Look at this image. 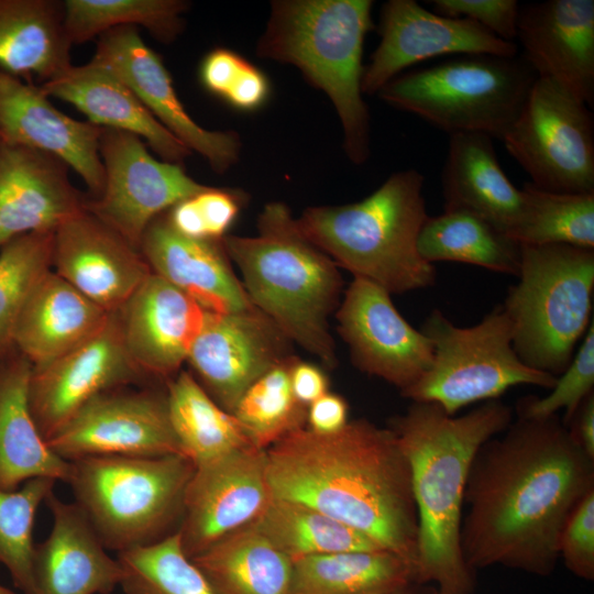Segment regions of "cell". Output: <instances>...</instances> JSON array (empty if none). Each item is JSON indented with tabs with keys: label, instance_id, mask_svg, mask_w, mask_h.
Listing matches in <instances>:
<instances>
[{
	"label": "cell",
	"instance_id": "8992f818",
	"mask_svg": "<svg viewBox=\"0 0 594 594\" xmlns=\"http://www.w3.org/2000/svg\"><path fill=\"white\" fill-rule=\"evenodd\" d=\"M371 0H275L256 53L297 67L332 102L343 148L355 165L371 154V123L363 99V44L373 29Z\"/></svg>",
	"mask_w": 594,
	"mask_h": 594
},
{
	"label": "cell",
	"instance_id": "60d3db41",
	"mask_svg": "<svg viewBox=\"0 0 594 594\" xmlns=\"http://www.w3.org/2000/svg\"><path fill=\"white\" fill-rule=\"evenodd\" d=\"M54 232L22 234L0 249V360L15 350L18 316L32 289L52 270Z\"/></svg>",
	"mask_w": 594,
	"mask_h": 594
},
{
	"label": "cell",
	"instance_id": "83f0119b",
	"mask_svg": "<svg viewBox=\"0 0 594 594\" xmlns=\"http://www.w3.org/2000/svg\"><path fill=\"white\" fill-rule=\"evenodd\" d=\"M449 136L441 172L444 210L474 213L513 238L522 216L524 196L502 168L493 139L482 133Z\"/></svg>",
	"mask_w": 594,
	"mask_h": 594
},
{
	"label": "cell",
	"instance_id": "ee69618b",
	"mask_svg": "<svg viewBox=\"0 0 594 594\" xmlns=\"http://www.w3.org/2000/svg\"><path fill=\"white\" fill-rule=\"evenodd\" d=\"M559 559L575 576L594 580V491L569 516L560 535Z\"/></svg>",
	"mask_w": 594,
	"mask_h": 594
},
{
	"label": "cell",
	"instance_id": "db71d44e",
	"mask_svg": "<svg viewBox=\"0 0 594 594\" xmlns=\"http://www.w3.org/2000/svg\"><path fill=\"white\" fill-rule=\"evenodd\" d=\"M0 594H15V593L11 591L10 588L0 584Z\"/></svg>",
	"mask_w": 594,
	"mask_h": 594
},
{
	"label": "cell",
	"instance_id": "6da1fadb",
	"mask_svg": "<svg viewBox=\"0 0 594 594\" xmlns=\"http://www.w3.org/2000/svg\"><path fill=\"white\" fill-rule=\"evenodd\" d=\"M594 491V459L559 415L517 417L476 452L464 492L461 548L469 568L553 573L562 529Z\"/></svg>",
	"mask_w": 594,
	"mask_h": 594
},
{
	"label": "cell",
	"instance_id": "484cf974",
	"mask_svg": "<svg viewBox=\"0 0 594 594\" xmlns=\"http://www.w3.org/2000/svg\"><path fill=\"white\" fill-rule=\"evenodd\" d=\"M221 240L184 237L172 228L164 212L148 224L139 249L152 273L187 294L205 310L231 312L250 308L253 305L233 272Z\"/></svg>",
	"mask_w": 594,
	"mask_h": 594
},
{
	"label": "cell",
	"instance_id": "7dc6e473",
	"mask_svg": "<svg viewBox=\"0 0 594 594\" xmlns=\"http://www.w3.org/2000/svg\"><path fill=\"white\" fill-rule=\"evenodd\" d=\"M249 64L250 62L237 52L216 47L200 62L199 81L209 94L223 100Z\"/></svg>",
	"mask_w": 594,
	"mask_h": 594
},
{
	"label": "cell",
	"instance_id": "7a4b0ae2",
	"mask_svg": "<svg viewBox=\"0 0 594 594\" xmlns=\"http://www.w3.org/2000/svg\"><path fill=\"white\" fill-rule=\"evenodd\" d=\"M266 477L272 498L341 521L416 569L410 469L389 428L354 419L332 433L297 429L266 449Z\"/></svg>",
	"mask_w": 594,
	"mask_h": 594
},
{
	"label": "cell",
	"instance_id": "74e56055",
	"mask_svg": "<svg viewBox=\"0 0 594 594\" xmlns=\"http://www.w3.org/2000/svg\"><path fill=\"white\" fill-rule=\"evenodd\" d=\"M524 210L513 234L520 244H569L594 249V194L522 188Z\"/></svg>",
	"mask_w": 594,
	"mask_h": 594
},
{
	"label": "cell",
	"instance_id": "7bdbcfd3",
	"mask_svg": "<svg viewBox=\"0 0 594 594\" xmlns=\"http://www.w3.org/2000/svg\"><path fill=\"white\" fill-rule=\"evenodd\" d=\"M594 392V321L591 322L570 365L544 397L525 396L516 403L517 417L544 418L564 409L565 426L583 399Z\"/></svg>",
	"mask_w": 594,
	"mask_h": 594
},
{
	"label": "cell",
	"instance_id": "f546056e",
	"mask_svg": "<svg viewBox=\"0 0 594 594\" xmlns=\"http://www.w3.org/2000/svg\"><path fill=\"white\" fill-rule=\"evenodd\" d=\"M31 363L16 350L0 360V488L16 490L35 477L65 482L69 461L58 457L32 416L28 386Z\"/></svg>",
	"mask_w": 594,
	"mask_h": 594
},
{
	"label": "cell",
	"instance_id": "4fadbf2b",
	"mask_svg": "<svg viewBox=\"0 0 594 594\" xmlns=\"http://www.w3.org/2000/svg\"><path fill=\"white\" fill-rule=\"evenodd\" d=\"M142 376L124 344L118 312H110L101 327L76 346L46 364L32 366L30 409L47 441L88 402Z\"/></svg>",
	"mask_w": 594,
	"mask_h": 594
},
{
	"label": "cell",
	"instance_id": "c3c4849f",
	"mask_svg": "<svg viewBox=\"0 0 594 594\" xmlns=\"http://www.w3.org/2000/svg\"><path fill=\"white\" fill-rule=\"evenodd\" d=\"M270 95L267 76L250 63L223 100L239 111L251 112L262 108Z\"/></svg>",
	"mask_w": 594,
	"mask_h": 594
},
{
	"label": "cell",
	"instance_id": "277c9868",
	"mask_svg": "<svg viewBox=\"0 0 594 594\" xmlns=\"http://www.w3.org/2000/svg\"><path fill=\"white\" fill-rule=\"evenodd\" d=\"M222 245L239 268L251 304L326 369L337 366L329 319L343 295L339 266L300 231L284 202L266 204L253 237L227 234Z\"/></svg>",
	"mask_w": 594,
	"mask_h": 594
},
{
	"label": "cell",
	"instance_id": "e575fe53",
	"mask_svg": "<svg viewBox=\"0 0 594 594\" xmlns=\"http://www.w3.org/2000/svg\"><path fill=\"white\" fill-rule=\"evenodd\" d=\"M420 256L428 263L457 262L517 276L520 243L494 226L465 210H443L428 216L417 241Z\"/></svg>",
	"mask_w": 594,
	"mask_h": 594
},
{
	"label": "cell",
	"instance_id": "d6986e66",
	"mask_svg": "<svg viewBox=\"0 0 594 594\" xmlns=\"http://www.w3.org/2000/svg\"><path fill=\"white\" fill-rule=\"evenodd\" d=\"M380 44L364 67L362 92L377 94L406 68L446 55H518L515 42L504 41L477 23L426 9L415 0H389L381 10Z\"/></svg>",
	"mask_w": 594,
	"mask_h": 594
},
{
	"label": "cell",
	"instance_id": "cb8c5ba5",
	"mask_svg": "<svg viewBox=\"0 0 594 594\" xmlns=\"http://www.w3.org/2000/svg\"><path fill=\"white\" fill-rule=\"evenodd\" d=\"M61 158L0 142V249L32 232H54L86 209Z\"/></svg>",
	"mask_w": 594,
	"mask_h": 594
},
{
	"label": "cell",
	"instance_id": "f1b7e54d",
	"mask_svg": "<svg viewBox=\"0 0 594 594\" xmlns=\"http://www.w3.org/2000/svg\"><path fill=\"white\" fill-rule=\"evenodd\" d=\"M109 314L50 270L18 316L13 346L33 367L41 366L91 336Z\"/></svg>",
	"mask_w": 594,
	"mask_h": 594
},
{
	"label": "cell",
	"instance_id": "d4e9b609",
	"mask_svg": "<svg viewBox=\"0 0 594 594\" xmlns=\"http://www.w3.org/2000/svg\"><path fill=\"white\" fill-rule=\"evenodd\" d=\"M44 503L52 528L34 548L33 594H110L122 579L118 559L107 552L75 502H64L53 491Z\"/></svg>",
	"mask_w": 594,
	"mask_h": 594
},
{
	"label": "cell",
	"instance_id": "8fae6325",
	"mask_svg": "<svg viewBox=\"0 0 594 594\" xmlns=\"http://www.w3.org/2000/svg\"><path fill=\"white\" fill-rule=\"evenodd\" d=\"M534 186L594 194V117L556 81L537 77L515 122L502 139Z\"/></svg>",
	"mask_w": 594,
	"mask_h": 594
},
{
	"label": "cell",
	"instance_id": "3957f363",
	"mask_svg": "<svg viewBox=\"0 0 594 594\" xmlns=\"http://www.w3.org/2000/svg\"><path fill=\"white\" fill-rule=\"evenodd\" d=\"M514 420L504 402L492 399L462 416L439 405L413 402L389 428L405 455L418 518L416 573L441 594H472L475 572L461 548L464 492L472 461L487 440Z\"/></svg>",
	"mask_w": 594,
	"mask_h": 594
},
{
	"label": "cell",
	"instance_id": "b9f144b4",
	"mask_svg": "<svg viewBox=\"0 0 594 594\" xmlns=\"http://www.w3.org/2000/svg\"><path fill=\"white\" fill-rule=\"evenodd\" d=\"M56 482L51 477H35L16 490L0 488V563L24 594H33L35 515Z\"/></svg>",
	"mask_w": 594,
	"mask_h": 594
},
{
	"label": "cell",
	"instance_id": "d590c367",
	"mask_svg": "<svg viewBox=\"0 0 594 594\" xmlns=\"http://www.w3.org/2000/svg\"><path fill=\"white\" fill-rule=\"evenodd\" d=\"M253 525L292 561L334 552L384 550L345 524L285 499L272 498Z\"/></svg>",
	"mask_w": 594,
	"mask_h": 594
},
{
	"label": "cell",
	"instance_id": "f35d334b",
	"mask_svg": "<svg viewBox=\"0 0 594 594\" xmlns=\"http://www.w3.org/2000/svg\"><path fill=\"white\" fill-rule=\"evenodd\" d=\"M295 358L278 363L251 384L232 411L257 448L266 450L306 427L308 407L298 402L290 384Z\"/></svg>",
	"mask_w": 594,
	"mask_h": 594
},
{
	"label": "cell",
	"instance_id": "44dd1931",
	"mask_svg": "<svg viewBox=\"0 0 594 594\" xmlns=\"http://www.w3.org/2000/svg\"><path fill=\"white\" fill-rule=\"evenodd\" d=\"M101 129L59 111L40 86L0 69V132L2 141L52 154L86 184L90 198L105 184L99 154Z\"/></svg>",
	"mask_w": 594,
	"mask_h": 594
},
{
	"label": "cell",
	"instance_id": "2e32d148",
	"mask_svg": "<svg viewBox=\"0 0 594 594\" xmlns=\"http://www.w3.org/2000/svg\"><path fill=\"white\" fill-rule=\"evenodd\" d=\"M339 336L353 365L399 392L417 383L431 365L433 346L413 328L381 286L353 277L334 312Z\"/></svg>",
	"mask_w": 594,
	"mask_h": 594
},
{
	"label": "cell",
	"instance_id": "7402d4cb",
	"mask_svg": "<svg viewBox=\"0 0 594 594\" xmlns=\"http://www.w3.org/2000/svg\"><path fill=\"white\" fill-rule=\"evenodd\" d=\"M516 38L537 77L594 103V1L548 0L520 6Z\"/></svg>",
	"mask_w": 594,
	"mask_h": 594
},
{
	"label": "cell",
	"instance_id": "9c48e42d",
	"mask_svg": "<svg viewBox=\"0 0 594 594\" xmlns=\"http://www.w3.org/2000/svg\"><path fill=\"white\" fill-rule=\"evenodd\" d=\"M536 79L522 55L466 54L400 74L377 95L449 135L482 133L502 140Z\"/></svg>",
	"mask_w": 594,
	"mask_h": 594
},
{
	"label": "cell",
	"instance_id": "f5cc1de1",
	"mask_svg": "<svg viewBox=\"0 0 594 594\" xmlns=\"http://www.w3.org/2000/svg\"><path fill=\"white\" fill-rule=\"evenodd\" d=\"M438 592L436 586L430 584L411 582L402 587L380 593H369V594H436Z\"/></svg>",
	"mask_w": 594,
	"mask_h": 594
},
{
	"label": "cell",
	"instance_id": "ab89813d",
	"mask_svg": "<svg viewBox=\"0 0 594 594\" xmlns=\"http://www.w3.org/2000/svg\"><path fill=\"white\" fill-rule=\"evenodd\" d=\"M125 594H217L182 548L177 531L144 547L119 552Z\"/></svg>",
	"mask_w": 594,
	"mask_h": 594
},
{
	"label": "cell",
	"instance_id": "9a60e30c",
	"mask_svg": "<svg viewBox=\"0 0 594 594\" xmlns=\"http://www.w3.org/2000/svg\"><path fill=\"white\" fill-rule=\"evenodd\" d=\"M271 499L264 449L252 444L196 465L177 529L184 552L193 558L253 524Z\"/></svg>",
	"mask_w": 594,
	"mask_h": 594
},
{
	"label": "cell",
	"instance_id": "4316f807",
	"mask_svg": "<svg viewBox=\"0 0 594 594\" xmlns=\"http://www.w3.org/2000/svg\"><path fill=\"white\" fill-rule=\"evenodd\" d=\"M40 87L50 98L74 106L88 122L139 136L162 161L182 164L191 154L152 116L129 86L91 59L82 65H70Z\"/></svg>",
	"mask_w": 594,
	"mask_h": 594
},
{
	"label": "cell",
	"instance_id": "ffe728a7",
	"mask_svg": "<svg viewBox=\"0 0 594 594\" xmlns=\"http://www.w3.org/2000/svg\"><path fill=\"white\" fill-rule=\"evenodd\" d=\"M52 271L107 312L152 272L139 249L86 209L55 230Z\"/></svg>",
	"mask_w": 594,
	"mask_h": 594
},
{
	"label": "cell",
	"instance_id": "5b68a950",
	"mask_svg": "<svg viewBox=\"0 0 594 594\" xmlns=\"http://www.w3.org/2000/svg\"><path fill=\"white\" fill-rule=\"evenodd\" d=\"M425 177L417 169L393 173L360 201L306 208L297 224L304 235L353 277L403 294L430 287L436 267L417 241L428 218Z\"/></svg>",
	"mask_w": 594,
	"mask_h": 594
},
{
	"label": "cell",
	"instance_id": "816d5d0a",
	"mask_svg": "<svg viewBox=\"0 0 594 594\" xmlns=\"http://www.w3.org/2000/svg\"><path fill=\"white\" fill-rule=\"evenodd\" d=\"M565 427L573 441L594 459V392L583 399Z\"/></svg>",
	"mask_w": 594,
	"mask_h": 594
},
{
	"label": "cell",
	"instance_id": "d6a6232c",
	"mask_svg": "<svg viewBox=\"0 0 594 594\" xmlns=\"http://www.w3.org/2000/svg\"><path fill=\"white\" fill-rule=\"evenodd\" d=\"M417 581L415 566L386 551H344L293 561L292 594H369Z\"/></svg>",
	"mask_w": 594,
	"mask_h": 594
},
{
	"label": "cell",
	"instance_id": "52a82bcc",
	"mask_svg": "<svg viewBox=\"0 0 594 594\" xmlns=\"http://www.w3.org/2000/svg\"><path fill=\"white\" fill-rule=\"evenodd\" d=\"M517 277L502 305L513 348L528 367L558 377L593 321L594 249L520 244Z\"/></svg>",
	"mask_w": 594,
	"mask_h": 594
},
{
	"label": "cell",
	"instance_id": "ac0fdd59",
	"mask_svg": "<svg viewBox=\"0 0 594 594\" xmlns=\"http://www.w3.org/2000/svg\"><path fill=\"white\" fill-rule=\"evenodd\" d=\"M91 61L109 68L135 94L152 116L187 148L223 174L240 156L233 131H211L188 114L162 57L142 40L135 26H119L98 36Z\"/></svg>",
	"mask_w": 594,
	"mask_h": 594
},
{
	"label": "cell",
	"instance_id": "e0dca14e",
	"mask_svg": "<svg viewBox=\"0 0 594 594\" xmlns=\"http://www.w3.org/2000/svg\"><path fill=\"white\" fill-rule=\"evenodd\" d=\"M293 355V342L252 306L231 312L206 310L186 362L207 394L232 413L251 384Z\"/></svg>",
	"mask_w": 594,
	"mask_h": 594
},
{
	"label": "cell",
	"instance_id": "681fc988",
	"mask_svg": "<svg viewBox=\"0 0 594 594\" xmlns=\"http://www.w3.org/2000/svg\"><path fill=\"white\" fill-rule=\"evenodd\" d=\"M346 400L334 393H326L307 408V428L317 433H332L348 424Z\"/></svg>",
	"mask_w": 594,
	"mask_h": 594
},
{
	"label": "cell",
	"instance_id": "9f6ffc18",
	"mask_svg": "<svg viewBox=\"0 0 594 594\" xmlns=\"http://www.w3.org/2000/svg\"><path fill=\"white\" fill-rule=\"evenodd\" d=\"M436 594H441V593L437 592Z\"/></svg>",
	"mask_w": 594,
	"mask_h": 594
},
{
	"label": "cell",
	"instance_id": "11a10c76",
	"mask_svg": "<svg viewBox=\"0 0 594 594\" xmlns=\"http://www.w3.org/2000/svg\"><path fill=\"white\" fill-rule=\"evenodd\" d=\"M2 141L1 132H0V142Z\"/></svg>",
	"mask_w": 594,
	"mask_h": 594
},
{
	"label": "cell",
	"instance_id": "4dcf8cb0",
	"mask_svg": "<svg viewBox=\"0 0 594 594\" xmlns=\"http://www.w3.org/2000/svg\"><path fill=\"white\" fill-rule=\"evenodd\" d=\"M64 7L56 0H0V69L42 84L70 65Z\"/></svg>",
	"mask_w": 594,
	"mask_h": 594
},
{
	"label": "cell",
	"instance_id": "7c38bea8",
	"mask_svg": "<svg viewBox=\"0 0 594 594\" xmlns=\"http://www.w3.org/2000/svg\"><path fill=\"white\" fill-rule=\"evenodd\" d=\"M99 154L105 184L99 196L86 198V210L136 249L156 217L207 188L182 164L157 160L144 141L124 131L102 128Z\"/></svg>",
	"mask_w": 594,
	"mask_h": 594
},
{
	"label": "cell",
	"instance_id": "f6af8a7d",
	"mask_svg": "<svg viewBox=\"0 0 594 594\" xmlns=\"http://www.w3.org/2000/svg\"><path fill=\"white\" fill-rule=\"evenodd\" d=\"M435 13L477 23L497 37L514 42L520 4L516 0H430Z\"/></svg>",
	"mask_w": 594,
	"mask_h": 594
},
{
	"label": "cell",
	"instance_id": "836d02e7",
	"mask_svg": "<svg viewBox=\"0 0 594 594\" xmlns=\"http://www.w3.org/2000/svg\"><path fill=\"white\" fill-rule=\"evenodd\" d=\"M166 396L175 436L195 466L254 444L237 417L220 407L190 372L179 371L169 378Z\"/></svg>",
	"mask_w": 594,
	"mask_h": 594
},
{
	"label": "cell",
	"instance_id": "30bf717a",
	"mask_svg": "<svg viewBox=\"0 0 594 594\" xmlns=\"http://www.w3.org/2000/svg\"><path fill=\"white\" fill-rule=\"evenodd\" d=\"M420 331L433 346L428 371L400 392L411 402H430L448 415L477 402L498 399L510 387L551 389L557 377L525 365L513 348L510 321L502 305L472 327H458L433 309Z\"/></svg>",
	"mask_w": 594,
	"mask_h": 594
},
{
	"label": "cell",
	"instance_id": "f907efd6",
	"mask_svg": "<svg viewBox=\"0 0 594 594\" xmlns=\"http://www.w3.org/2000/svg\"><path fill=\"white\" fill-rule=\"evenodd\" d=\"M290 384L295 397L307 407L329 392V378L324 371L298 356L290 365Z\"/></svg>",
	"mask_w": 594,
	"mask_h": 594
},
{
	"label": "cell",
	"instance_id": "ba28073f",
	"mask_svg": "<svg viewBox=\"0 0 594 594\" xmlns=\"http://www.w3.org/2000/svg\"><path fill=\"white\" fill-rule=\"evenodd\" d=\"M194 470L183 454L88 457L69 461L66 483L103 546L119 553L172 534Z\"/></svg>",
	"mask_w": 594,
	"mask_h": 594
},
{
	"label": "cell",
	"instance_id": "5bb4252c",
	"mask_svg": "<svg viewBox=\"0 0 594 594\" xmlns=\"http://www.w3.org/2000/svg\"><path fill=\"white\" fill-rule=\"evenodd\" d=\"M46 442L66 461L105 455L183 454L170 424L166 389L121 387L102 393Z\"/></svg>",
	"mask_w": 594,
	"mask_h": 594
},
{
	"label": "cell",
	"instance_id": "bcb514c9",
	"mask_svg": "<svg viewBox=\"0 0 594 594\" xmlns=\"http://www.w3.org/2000/svg\"><path fill=\"white\" fill-rule=\"evenodd\" d=\"M199 216L204 223L207 238L221 240L235 221L245 194L238 189L216 188L207 186L206 189L194 197Z\"/></svg>",
	"mask_w": 594,
	"mask_h": 594
},
{
	"label": "cell",
	"instance_id": "1f68e13d",
	"mask_svg": "<svg viewBox=\"0 0 594 594\" xmlns=\"http://www.w3.org/2000/svg\"><path fill=\"white\" fill-rule=\"evenodd\" d=\"M190 559L217 594H292L293 561L253 524Z\"/></svg>",
	"mask_w": 594,
	"mask_h": 594
},
{
	"label": "cell",
	"instance_id": "603a6c76",
	"mask_svg": "<svg viewBox=\"0 0 594 594\" xmlns=\"http://www.w3.org/2000/svg\"><path fill=\"white\" fill-rule=\"evenodd\" d=\"M117 312L139 370L168 380L187 361L206 315L191 297L152 272Z\"/></svg>",
	"mask_w": 594,
	"mask_h": 594
},
{
	"label": "cell",
	"instance_id": "8d00e7d4",
	"mask_svg": "<svg viewBox=\"0 0 594 594\" xmlns=\"http://www.w3.org/2000/svg\"><path fill=\"white\" fill-rule=\"evenodd\" d=\"M64 26L72 45L86 43L119 26H142L161 43L174 42L184 30L183 0H66Z\"/></svg>",
	"mask_w": 594,
	"mask_h": 594
}]
</instances>
